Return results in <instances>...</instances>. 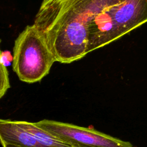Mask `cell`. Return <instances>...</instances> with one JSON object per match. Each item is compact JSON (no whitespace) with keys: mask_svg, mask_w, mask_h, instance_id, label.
I'll use <instances>...</instances> for the list:
<instances>
[{"mask_svg":"<svg viewBox=\"0 0 147 147\" xmlns=\"http://www.w3.org/2000/svg\"><path fill=\"white\" fill-rule=\"evenodd\" d=\"M0 98H2L10 87L9 72L5 63L2 60L0 61Z\"/></svg>","mask_w":147,"mask_h":147,"instance_id":"obj_6","label":"cell"},{"mask_svg":"<svg viewBox=\"0 0 147 147\" xmlns=\"http://www.w3.org/2000/svg\"><path fill=\"white\" fill-rule=\"evenodd\" d=\"M17 124L32 134L45 147H75V145L41 129L34 122L16 121Z\"/></svg>","mask_w":147,"mask_h":147,"instance_id":"obj_5","label":"cell"},{"mask_svg":"<svg viewBox=\"0 0 147 147\" xmlns=\"http://www.w3.org/2000/svg\"><path fill=\"white\" fill-rule=\"evenodd\" d=\"M75 147H84V146H75Z\"/></svg>","mask_w":147,"mask_h":147,"instance_id":"obj_8","label":"cell"},{"mask_svg":"<svg viewBox=\"0 0 147 147\" xmlns=\"http://www.w3.org/2000/svg\"><path fill=\"white\" fill-rule=\"evenodd\" d=\"M0 139L1 143L21 147H45L16 121L10 119L0 120Z\"/></svg>","mask_w":147,"mask_h":147,"instance_id":"obj_4","label":"cell"},{"mask_svg":"<svg viewBox=\"0 0 147 147\" xmlns=\"http://www.w3.org/2000/svg\"><path fill=\"white\" fill-rule=\"evenodd\" d=\"M35 125L75 146L84 147H133L125 141L92 128L50 119H42Z\"/></svg>","mask_w":147,"mask_h":147,"instance_id":"obj_3","label":"cell"},{"mask_svg":"<svg viewBox=\"0 0 147 147\" xmlns=\"http://www.w3.org/2000/svg\"><path fill=\"white\" fill-rule=\"evenodd\" d=\"M1 144H2L3 147H21V146H16V145L4 144V143H1Z\"/></svg>","mask_w":147,"mask_h":147,"instance_id":"obj_7","label":"cell"},{"mask_svg":"<svg viewBox=\"0 0 147 147\" xmlns=\"http://www.w3.org/2000/svg\"><path fill=\"white\" fill-rule=\"evenodd\" d=\"M147 22V0H43L33 24L56 61L71 63Z\"/></svg>","mask_w":147,"mask_h":147,"instance_id":"obj_1","label":"cell"},{"mask_svg":"<svg viewBox=\"0 0 147 147\" xmlns=\"http://www.w3.org/2000/svg\"><path fill=\"white\" fill-rule=\"evenodd\" d=\"M56 58L34 24L26 26L15 40L12 67L19 79L33 83L47 76Z\"/></svg>","mask_w":147,"mask_h":147,"instance_id":"obj_2","label":"cell"}]
</instances>
